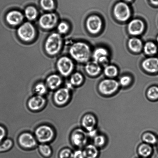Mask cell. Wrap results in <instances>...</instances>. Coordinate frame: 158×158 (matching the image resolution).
I'll return each mask as SVG.
<instances>
[{
    "label": "cell",
    "instance_id": "1",
    "mask_svg": "<svg viewBox=\"0 0 158 158\" xmlns=\"http://www.w3.org/2000/svg\"><path fill=\"white\" fill-rule=\"evenodd\" d=\"M71 56L79 63H86L91 56V49L86 43L78 42L74 43L69 49Z\"/></svg>",
    "mask_w": 158,
    "mask_h": 158
},
{
    "label": "cell",
    "instance_id": "2",
    "mask_svg": "<svg viewBox=\"0 0 158 158\" xmlns=\"http://www.w3.org/2000/svg\"><path fill=\"white\" fill-rule=\"evenodd\" d=\"M63 40L61 35L54 32L50 34L45 41L44 49L47 55L50 56L56 55L62 47Z\"/></svg>",
    "mask_w": 158,
    "mask_h": 158
},
{
    "label": "cell",
    "instance_id": "3",
    "mask_svg": "<svg viewBox=\"0 0 158 158\" xmlns=\"http://www.w3.org/2000/svg\"><path fill=\"white\" fill-rule=\"evenodd\" d=\"M17 34L22 41L29 42L35 39L36 35V31L35 26L31 23L27 22L21 24L18 28Z\"/></svg>",
    "mask_w": 158,
    "mask_h": 158
},
{
    "label": "cell",
    "instance_id": "4",
    "mask_svg": "<svg viewBox=\"0 0 158 158\" xmlns=\"http://www.w3.org/2000/svg\"><path fill=\"white\" fill-rule=\"evenodd\" d=\"M35 138L41 143H46L52 141L55 137V131L52 127L46 125L38 127L35 131Z\"/></svg>",
    "mask_w": 158,
    "mask_h": 158
},
{
    "label": "cell",
    "instance_id": "5",
    "mask_svg": "<svg viewBox=\"0 0 158 158\" xmlns=\"http://www.w3.org/2000/svg\"><path fill=\"white\" fill-rule=\"evenodd\" d=\"M56 67L58 72L62 76L68 77L73 71L74 64L70 58L67 56H63L57 61Z\"/></svg>",
    "mask_w": 158,
    "mask_h": 158
},
{
    "label": "cell",
    "instance_id": "6",
    "mask_svg": "<svg viewBox=\"0 0 158 158\" xmlns=\"http://www.w3.org/2000/svg\"><path fill=\"white\" fill-rule=\"evenodd\" d=\"M114 14L115 18L118 21H126L131 17V9L126 3L120 2L114 6Z\"/></svg>",
    "mask_w": 158,
    "mask_h": 158
},
{
    "label": "cell",
    "instance_id": "7",
    "mask_svg": "<svg viewBox=\"0 0 158 158\" xmlns=\"http://www.w3.org/2000/svg\"><path fill=\"white\" fill-rule=\"evenodd\" d=\"M119 85L118 82L114 79H105L99 84V91L104 95H111L117 91Z\"/></svg>",
    "mask_w": 158,
    "mask_h": 158
},
{
    "label": "cell",
    "instance_id": "8",
    "mask_svg": "<svg viewBox=\"0 0 158 158\" xmlns=\"http://www.w3.org/2000/svg\"><path fill=\"white\" fill-rule=\"evenodd\" d=\"M58 17L56 14L52 12L43 14L40 17L38 24L41 28L49 30L53 29L56 25Z\"/></svg>",
    "mask_w": 158,
    "mask_h": 158
},
{
    "label": "cell",
    "instance_id": "9",
    "mask_svg": "<svg viewBox=\"0 0 158 158\" xmlns=\"http://www.w3.org/2000/svg\"><path fill=\"white\" fill-rule=\"evenodd\" d=\"M18 141L20 146L26 149L35 148L38 143L35 136L29 132L22 133L18 137Z\"/></svg>",
    "mask_w": 158,
    "mask_h": 158
},
{
    "label": "cell",
    "instance_id": "10",
    "mask_svg": "<svg viewBox=\"0 0 158 158\" xmlns=\"http://www.w3.org/2000/svg\"><path fill=\"white\" fill-rule=\"evenodd\" d=\"M70 90L66 87L60 88L55 91L53 99L56 104L62 106L69 102L71 97Z\"/></svg>",
    "mask_w": 158,
    "mask_h": 158
},
{
    "label": "cell",
    "instance_id": "11",
    "mask_svg": "<svg viewBox=\"0 0 158 158\" xmlns=\"http://www.w3.org/2000/svg\"><path fill=\"white\" fill-rule=\"evenodd\" d=\"M102 20L97 15H92L88 17L86 22L87 29L90 33L97 34L101 30L102 27Z\"/></svg>",
    "mask_w": 158,
    "mask_h": 158
},
{
    "label": "cell",
    "instance_id": "12",
    "mask_svg": "<svg viewBox=\"0 0 158 158\" xmlns=\"http://www.w3.org/2000/svg\"><path fill=\"white\" fill-rule=\"evenodd\" d=\"M87 135V134L83 130L77 128L74 130L71 134V142L74 146L81 148L86 144Z\"/></svg>",
    "mask_w": 158,
    "mask_h": 158
},
{
    "label": "cell",
    "instance_id": "13",
    "mask_svg": "<svg viewBox=\"0 0 158 158\" xmlns=\"http://www.w3.org/2000/svg\"><path fill=\"white\" fill-rule=\"evenodd\" d=\"M46 103V99L43 96L35 95L28 101L27 106L31 110L36 111L42 109Z\"/></svg>",
    "mask_w": 158,
    "mask_h": 158
},
{
    "label": "cell",
    "instance_id": "14",
    "mask_svg": "<svg viewBox=\"0 0 158 158\" xmlns=\"http://www.w3.org/2000/svg\"><path fill=\"white\" fill-rule=\"evenodd\" d=\"M24 19L23 14L19 11L12 10L8 12L6 16L7 23L10 26H17L21 24Z\"/></svg>",
    "mask_w": 158,
    "mask_h": 158
},
{
    "label": "cell",
    "instance_id": "15",
    "mask_svg": "<svg viewBox=\"0 0 158 158\" xmlns=\"http://www.w3.org/2000/svg\"><path fill=\"white\" fill-rule=\"evenodd\" d=\"M145 29V24L141 20L134 19L130 22L128 26V30L131 35H141Z\"/></svg>",
    "mask_w": 158,
    "mask_h": 158
},
{
    "label": "cell",
    "instance_id": "16",
    "mask_svg": "<svg viewBox=\"0 0 158 158\" xmlns=\"http://www.w3.org/2000/svg\"><path fill=\"white\" fill-rule=\"evenodd\" d=\"M142 67L147 72L151 73H158V58L150 57L145 59L142 63Z\"/></svg>",
    "mask_w": 158,
    "mask_h": 158
},
{
    "label": "cell",
    "instance_id": "17",
    "mask_svg": "<svg viewBox=\"0 0 158 158\" xmlns=\"http://www.w3.org/2000/svg\"><path fill=\"white\" fill-rule=\"evenodd\" d=\"M93 57L94 61L99 64H105L108 61V52L104 48H97L94 51Z\"/></svg>",
    "mask_w": 158,
    "mask_h": 158
},
{
    "label": "cell",
    "instance_id": "18",
    "mask_svg": "<svg viewBox=\"0 0 158 158\" xmlns=\"http://www.w3.org/2000/svg\"><path fill=\"white\" fill-rule=\"evenodd\" d=\"M62 79L60 76L53 74L49 75L46 79V85L51 90L58 89L62 83Z\"/></svg>",
    "mask_w": 158,
    "mask_h": 158
},
{
    "label": "cell",
    "instance_id": "19",
    "mask_svg": "<svg viewBox=\"0 0 158 158\" xmlns=\"http://www.w3.org/2000/svg\"><path fill=\"white\" fill-rule=\"evenodd\" d=\"M81 123L84 128L88 132L95 129L94 128L97 124V120L93 114H88L84 116Z\"/></svg>",
    "mask_w": 158,
    "mask_h": 158
},
{
    "label": "cell",
    "instance_id": "20",
    "mask_svg": "<svg viewBox=\"0 0 158 158\" xmlns=\"http://www.w3.org/2000/svg\"><path fill=\"white\" fill-rule=\"evenodd\" d=\"M87 73L91 76H96L100 73L101 71L100 64L95 61L88 62L85 66Z\"/></svg>",
    "mask_w": 158,
    "mask_h": 158
},
{
    "label": "cell",
    "instance_id": "21",
    "mask_svg": "<svg viewBox=\"0 0 158 158\" xmlns=\"http://www.w3.org/2000/svg\"><path fill=\"white\" fill-rule=\"evenodd\" d=\"M128 46L129 49L135 53L140 52L143 47L141 40L136 38L130 39L128 41Z\"/></svg>",
    "mask_w": 158,
    "mask_h": 158
},
{
    "label": "cell",
    "instance_id": "22",
    "mask_svg": "<svg viewBox=\"0 0 158 158\" xmlns=\"http://www.w3.org/2000/svg\"><path fill=\"white\" fill-rule=\"evenodd\" d=\"M83 152L85 158H97L99 154L97 147L94 144L87 145Z\"/></svg>",
    "mask_w": 158,
    "mask_h": 158
},
{
    "label": "cell",
    "instance_id": "23",
    "mask_svg": "<svg viewBox=\"0 0 158 158\" xmlns=\"http://www.w3.org/2000/svg\"><path fill=\"white\" fill-rule=\"evenodd\" d=\"M143 51L146 55L152 56L157 53L158 47L155 43L153 42H148L144 46Z\"/></svg>",
    "mask_w": 158,
    "mask_h": 158
},
{
    "label": "cell",
    "instance_id": "24",
    "mask_svg": "<svg viewBox=\"0 0 158 158\" xmlns=\"http://www.w3.org/2000/svg\"><path fill=\"white\" fill-rule=\"evenodd\" d=\"M38 15V10L33 6H27L25 9V16L29 21H32L36 19Z\"/></svg>",
    "mask_w": 158,
    "mask_h": 158
},
{
    "label": "cell",
    "instance_id": "25",
    "mask_svg": "<svg viewBox=\"0 0 158 158\" xmlns=\"http://www.w3.org/2000/svg\"><path fill=\"white\" fill-rule=\"evenodd\" d=\"M138 152L142 157H148L152 154V148L151 145L148 143H142L139 147Z\"/></svg>",
    "mask_w": 158,
    "mask_h": 158
},
{
    "label": "cell",
    "instance_id": "26",
    "mask_svg": "<svg viewBox=\"0 0 158 158\" xmlns=\"http://www.w3.org/2000/svg\"><path fill=\"white\" fill-rule=\"evenodd\" d=\"M40 154L45 158H49L52 156V152L50 146L46 143H41L38 147Z\"/></svg>",
    "mask_w": 158,
    "mask_h": 158
},
{
    "label": "cell",
    "instance_id": "27",
    "mask_svg": "<svg viewBox=\"0 0 158 158\" xmlns=\"http://www.w3.org/2000/svg\"><path fill=\"white\" fill-rule=\"evenodd\" d=\"M83 80V75L78 72H76L71 76L69 83L73 87L78 86L81 84Z\"/></svg>",
    "mask_w": 158,
    "mask_h": 158
},
{
    "label": "cell",
    "instance_id": "28",
    "mask_svg": "<svg viewBox=\"0 0 158 158\" xmlns=\"http://www.w3.org/2000/svg\"><path fill=\"white\" fill-rule=\"evenodd\" d=\"M34 91L36 95L43 96L47 93L48 87L45 84L39 82L35 85Z\"/></svg>",
    "mask_w": 158,
    "mask_h": 158
},
{
    "label": "cell",
    "instance_id": "29",
    "mask_svg": "<svg viewBox=\"0 0 158 158\" xmlns=\"http://www.w3.org/2000/svg\"><path fill=\"white\" fill-rule=\"evenodd\" d=\"M142 140L145 143L154 145L157 143V139L155 135L151 132H146L142 136Z\"/></svg>",
    "mask_w": 158,
    "mask_h": 158
},
{
    "label": "cell",
    "instance_id": "30",
    "mask_svg": "<svg viewBox=\"0 0 158 158\" xmlns=\"http://www.w3.org/2000/svg\"><path fill=\"white\" fill-rule=\"evenodd\" d=\"M14 142L11 139H7L0 143V153L5 152L12 148Z\"/></svg>",
    "mask_w": 158,
    "mask_h": 158
},
{
    "label": "cell",
    "instance_id": "31",
    "mask_svg": "<svg viewBox=\"0 0 158 158\" xmlns=\"http://www.w3.org/2000/svg\"><path fill=\"white\" fill-rule=\"evenodd\" d=\"M40 5L43 10L48 11L53 10L55 7L54 0H40Z\"/></svg>",
    "mask_w": 158,
    "mask_h": 158
},
{
    "label": "cell",
    "instance_id": "32",
    "mask_svg": "<svg viewBox=\"0 0 158 158\" xmlns=\"http://www.w3.org/2000/svg\"><path fill=\"white\" fill-rule=\"evenodd\" d=\"M104 72L106 77L109 78H114L117 75L118 70L115 66L108 65L105 68Z\"/></svg>",
    "mask_w": 158,
    "mask_h": 158
},
{
    "label": "cell",
    "instance_id": "33",
    "mask_svg": "<svg viewBox=\"0 0 158 158\" xmlns=\"http://www.w3.org/2000/svg\"><path fill=\"white\" fill-rule=\"evenodd\" d=\"M147 96L150 100H157L158 99V87L152 86L148 89Z\"/></svg>",
    "mask_w": 158,
    "mask_h": 158
},
{
    "label": "cell",
    "instance_id": "34",
    "mask_svg": "<svg viewBox=\"0 0 158 158\" xmlns=\"http://www.w3.org/2000/svg\"><path fill=\"white\" fill-rule=\"evenodd\" d=\"M106 142V139L104 136L97 135L94 138V145L97 148L104 146Z\"/></svg>",
    "mask_w": 158,
    "mask_h": 158
},
{
    "label": "cell",
    "instance_id": "35",
    "mask_svg": "<svg viewBox=\"0 0 158 158\" xmlns=\"http://www.w3.org/2000/svg\"><path fill=\"white\" fill-rule=\"evenodd\" d=\"M69 24L65 21H61L57 26V30L58 33L61 35H64L67 33L69 30Z\"/></svg>",
    "mask_w": 158,
    "mask_h": 158
},
{
    "label": "cell",
    "instance_id": "36",
    "mask_svg": "<svg viewBox=\"0 0 158 158\" xmlns=\"http://www.w3.org/2000/svg\"><path fill=\"white\" fill-rule=\"evenodd\" d=\"M73 154V152L69 148H63L59 154V158H72Z\"/></svg>",
    "mask_w": 158,
    "mask_h": 158
},
{
    "label": "cell",
    "instance_id": "37",
    "mask_svg": "<svg viewBox=\"0 0 158 158\" xmlns=\"http://www.w3.org/2000/svg\"><path fill=\"white\" fill-rule=\"evenodd\" d=\"M131 78L127 76H125L120 78L119 81V85L125 87L128 86L131 83Z\"/></svg>",
    "mask_w": 158,
    "mask_h": 158
},
{
    "label": "cell",
    "instance_id": "38",
    "mask_svg": "<svg viewBox=\"0 0 158 158\" xmlns=\"http://www.w3.org/2000/svg\"><path fill=\"white\" fill-rule=\"evenodd\" d=\"M72 158H85L83 151L78 149L74 151L73 154Z\"/></svg>",
    "mask_w": 158,
    "mask_h": 158
},
{
    "label": "cell",
    "instance_id": "39",
    "mask_svg": "<svg viewBox=\"0 0 158 158\" xmlns=\"http://www.w3.org/2000/svg\"><path fill=\"white\" fill-rule=\"evenodd\" d=\"M7 134L6 130L4 127L0 125V143L4 140Z\"/></svg>",
    "mask_w": 158,
    "mask_h": 158
},
{
    "label": "cell",
    "instance_id": "40",
    "mask_svg": "<svg viewBox=\"0 0 158 158\" xmlns=\"http://www.w3.org/2000/svg\"><path fill=\"white\" fill-rule=\"evenodd\" d=\"M88 135L89 136V137L91 138H94L96 135H97V131L95 129L91 130V131H88Z\"/></svg>",
    "mask_w": 158,
    "mask_h": 158
},
{
    "label": "cell",
    "instance_id": "41",
    "mask_svg": "<svg viewBox=\"0 0 158 158\" xmlns=\"http://www.w3.org/2000/svg\"><path fill=\"white\" fill-rule=\"evenodd\" d=\"M150 2L153 5V6L158 7V0H149Z\"/></svg>",
    "mask_w": 158,
    "mask_h": 158
},
{
    "label": "cell",
    "instance_id": "42",
    "mask_svg": "<svg viewBox=\"0 0 158 158\" xmlns=\"http://www.w3.org/2000/svg\"><path fill=\"white\" fill-rule=\"evenodd\" d=\"M124 1L127 2H130L132 1V0H124Z\"/></svg>",
    "mask_w": 158,
    "mask_h": 158
},
{
    "label": "cell",
    "instance_id": "43",
    "mask_svg": "<svg viewBox=\"0 0 158 158\" xmlns=\"http://www.w3.org/2000/svg\"><path fill=\"white\" fill-rule=\"evenodd\" d=\"M156 40H157V44L158 47V35H157V39H156Z\"/></svg>",
    "mask_w": 158,
    "mask_h": 158
},
{
    "label": "cell",
    "instance_id": "44",
    "mask_svg": "<svg viewBox=\"0 0 158 158\" xmlns=\"http://www.w3.org/2000/svg\"><path fill=\"white\" fill-rule=\"evenodd\" d=\"M157 143H158V141Z\"/></svg>",
    "mask_w": 158,
    "mask_h": 158
}]
</instances>
